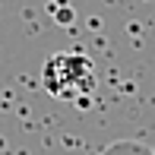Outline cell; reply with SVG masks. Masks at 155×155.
<instances>
[{"label":"cell","instance_id":"obj_1","mask_svg":"<svg viewBox=\"0 0 155 155\" xmlns=\"http://www.w3.org/2000/svg\"><path fill=\"white\" fill-rule=\"evenodd\" d=\"M95 63L86 54H54L45 63L41 86L60 101H76L95 92Z\"/></svg>","mask_w":155,"mask_h":155}]
</instances>
